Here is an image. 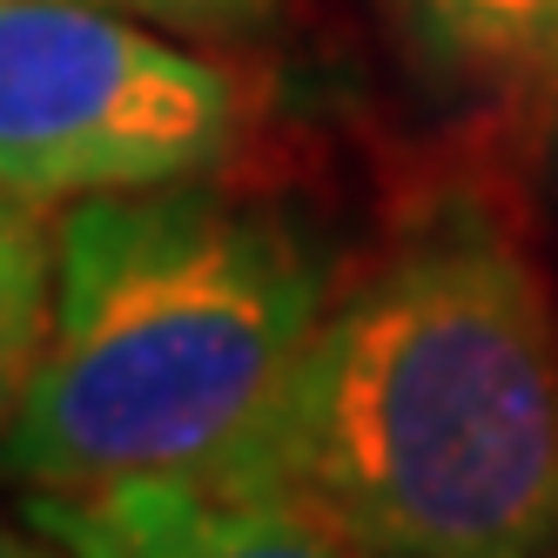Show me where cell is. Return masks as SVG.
<instances>
[{"label":"cell","mask_w":558,"mask_h":558,"mask_svg":"<svg viewBox=\"0 0 558 558\" xmlns=\"http://www.w3.org/2000/svg\"><path fill=\"white\" fill-rule=\"evenodd\" d=\"M216 477L364 558H558V316L477 195H437L330 296Z\"/></svg>","instance_id":"6da1fadb"},{"label":"cell","mask_w":558,"mask_h":558,"mask_svg":"<svg viewBox=\"0 0 558 558\" xmlns=\"http://www.w3.org/2000/svg\"><path fill=\"white\" fill-rule=\"evenodd\" d=\"M330 310L324 263L269 209L195 182L54 216V310L0 477L27 492L216 477Z\"/></svg>","instance_id":"7a4b0ae2"},{"label":"cell","mask_w":558,"mask_h":558,"mask_svg":"<svg viewBox=\"0 0 558 558\" xmlns=\"http://www.w3.org/2000/svg\"><path fill=\"white\" fill-rule=\"evenodd\" d=\"M243 88L101 0H0V189L34 209L222 169Z\"/></svg>","instance_id":"3957f363"},{"label":"cell","mask_w":558,"mask_h":558,"mask_svg":"<svg viewBox=\"0 0 558 558\" xmlns=\"http://www.w3.org/2000/svg\"><path fill=\"white\" fill-rule=\"evenodd\" d=\"M21 518L74 558H364L310 511L229 477H114L27 492Z\"/></svg>","instance_id":"277c9868"},{"label":"cell","mask_w":558,"mask_h":558,"mask_svg":"<svg viewBox=\"0 0 558 558\" xmlns=\"http://www.w3.org/2000/svg\"><path fill=\"white\" fill-rule=\"evenodd\" d=\"M417 41L464 74L558 68V0H397Z\"/></svg>","instance_id":"5b68a950"},{"label":"cell","mask_w":558,"mask_h":558,"mask_svg":"<svg viewBox=\"0 0 558 558\" xmlns=\"http://www.w3.org/2000/svg\"><path fill=\"white\" fill-rule=\"evenodd\" d=\"M54 310V222L0 189V424L14 417Z\"/></svg>","instance_id":"8992f818"},{"label":"cell","mask_w":558,"mask_h":558,"mask_svg":"<svg viewBox=\"0 0 558 558\" xmlns=\"http://www.w3.org/2000/svg\"><path fill=\"white\" fill-rule=\"evenodd\" d=\"M142 21H169V27H256L276 0H101Z\"/></svg>","instance_id":"52a82bcc"},{"label":"cell","mask_w":558,"mask_h":558,"mask_svg":"<svg viewBox=\"0 0 558 558\" xmlns=\"http://www.w3.org/2000/svg\"><path fill=\"white\" fill-rule=\"evenodd\" d=\"M0 558H74V551H61L41 525H34V518H8V511H0Z\"/></svg>","instance_id":"ba28073f"},{"label":"cell","mask_w":558,"mask_h":558,"mask_svg":"<svg viewBox=\"0 0 558 558\" xmlns=\"http://www.w3.org/2000/svg\"><path fill=\"white\" fill-rule=\"evenodd\" d=\"M551 74H558V68H551Z\"/></svg>","instance_id":"9c48e42d"}]
</instances>
